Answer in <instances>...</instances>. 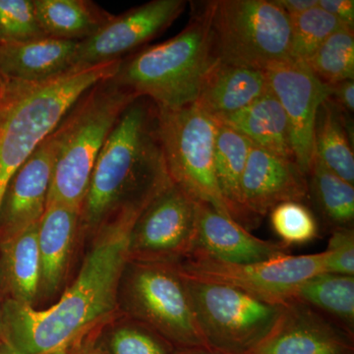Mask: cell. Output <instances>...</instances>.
Returning <instances> with one entry per match:
<instances>
[{
  "label": "cell",
  "mask_w": 354,
  "mask_h": 354,
  "mask_svg": "<svg viewBox=\"0 0 354 354\" xmlns=\"http://www.w3.org/2000/svg\"><path fill=\"white\" fill-rule=\"evenodd\" d=\"M55 155L57 144L51 133L9 181L0 206V241L41 220L48 204Z\"/></svg>",
  "instance_id": "15"
},
{
  "label": "cell",
  "mask_w": 354,
  "mask_h": 354,
  "mask_svg": "<svg viewBox=\"0 0 354 354\" xmlns=\"http://www.w3.org/2000/svg\"><path fill=\"white\" fill-rule=\"evenodd\" d=\"M214 120L239 132L252 145L295 162L288 118L270 88L245 108Z\"/></svg>",
  "instance_id": "21"
},
{
  "label": "cell",
  "mask_w": 354,
  "mask_h": 354,
  "mask_svg": "<svg viewBox=\"0 0 354 354\" xmlns=\"http://www.w3.org/2000/svg\"><path fill=\"white\" fill-rule=\"evenodd\" d=\"M212 1L194 4L183 31L164 43L147 46L120 60L111 79L160 109L196 102L205 77L216 59L211 41Z\"/></svg>",
  "instance_id": "4"
},
{
  "label": "cell",
  "mask_w": 354,
  "mask_h": 354,
  "mask_svg": "<svg viewBox=\"0 0 354 354\" xmlns=\"http://www.w3.org/2000/svg\"><path fill=\"white\" fill-rule=\"evenodd\" d=\"M158 120L172 183L195 201L207 203L230 218L216 183V120L195 104L174 109L158 108Z\"/></svg>",
  "instance_id": "8"
},
{
  "label": "cell",
  "mask_w": 354,
  "mask_h": 354,
  "mask_svg": "<svg viewBox=\"0 0 354 354\" xmlns=\"http://www.w3.org/2000/svg\"><path fill=\"white\" fill-rule=\"evenodd\" d=\"M0 354H13L11 349L4 344L3 342H0Z\"/></svg>",
  "instance_id": "40"
},
{
  "label": "cell",
  "mask_w": 354,
  "mask_h": 354,
  "mask_svg": "<svg viewBox=\"0 0 354 354\" xmlns=\"http://www.w3.org/2000/svg\"><path fill=\"white\" fill-rule=\"evenodd\" d=\"M196 216L197 202L171 181L137 218L130 237V257L158 264L183 262L194 248Z\"/></svg>",
  "instance_id": "11"
},
{
  "label": "cell",
  "mask_w": 354,
  "mask_h": 354,
  "mask_svg": "<svg viewBox=\"0 0 354 354\" xmlns=\"http://www.w3.org/2000/svg\"><path fill=\"white\" fill-rule=\"evenodd\" d=\"M292 299L316 310L354 335L353 276L330 272L316 274L301 283Z\"/></svg>",
  "instance_id": "26"
},
{
  "label": "cell",
  "mask_w": 354,
  "mask_h": 354,
  "mask_svg": "<svg viewBox=\"0 0 354 354\" xmlns=\"http://www.w3.org/2000/svg\"><path fill=\"white\" fill-rule=\"evenodd\" d=\"M79 225L80 209L59 203L46 205L38 230L39 292L50 295L64 281Z\"/></svg>",
  "instance_id": "20"
},
{
  "label": "cell",
  "mask_w": 354,
  "mask_h": 354,
  "mask_svg": "<svg viewBox=\"0 0 354 354\" xmlns=\"http://www.w3.org/2000/svg\"><path fill=\"white\" fill-rule=\"evenodd\" d=\"M308 198L313 203L321 227L332 232L353 228L354 185L330 171L314 153L308 174Z\"/></svg>",
  "instance_id": "25"
},
{
  "label": "cell",
  "mask_w": 354,
  "mask_h": 354,
  "mask_svg": "<svg viewBox=\"0 0 354 354\" xmlns=\"http://www.w3.org/2000/svg\"><path fill=\"white\" fill-rule=\"evenodd\" d=\"M0 342H3L9 348L8 342H7L6 328H4L3 314H2V304L0 301ZM11 349V348H10Z\"/></svg>",
  "instance_id": "39"
},
{
  "label": "cell",
  "mask_w": 354,
  "mask_h": 354,
  "mask_svg": "<svg viewBox=\"0 0 354 354\" xmlns=\"http://www.w3.org/2000/svg\"><path fill=\"white\" fill-rule=\"evenodd\" d=\"M290 17H295L318 6V0H274Z\"/></svg>",
  "instance_id": "36"
},
{
  "label": "cell",
  "mask_w": 354,
  "mask_h": 354,
  "mask_svg": "<svg viewBox=\"0 0 354 354\" xmlns=\"http://www.w3.org/2000/svg\"><path fill=\"white\" fill-rule=\"evenodd\" d=\"M249 354H354V335L291 299L264 341Z\"/></svg>",
  "instance_id": "14"
},
{
  "label": "cell",
  "mask_w": 354,
  "mask_h": 354,
  "mask_svg": "<svg viewBox=\"0 0 354 354\" xmlns=\"http://www.w3.org/2000/svg\"><path fill=\"white\" fill-rule=\"evenodd\" d=\"M329 100L344 115L351 118L354 111L353 80L342 81L330 86Z\"/></svg>",
  "instance_id": "34"
},
{
  "label": "cell",
  "mask_w": 354,
  "mask_h": 354,
  "mask_svg": "<svg viewBox=\"0 0 354 354\" xmlns=\"http://www.w3.org/2000/svg\"><path fill=\"white\" fill-rule=\"evenodd\" d=\"M318 6L342 25L354 30L353 0H318Z\"/></svg>",
  "instance_id": "35"
},
{
  "label": "cell",
  "mask_w": 354,
  "mask_h": 354,
  "mask_svg": "<svg viewBox=\"0 0 354 354\" xmlns=\"http://www.w3.org/2000/svg\"><path fill=\"white\" fill-rule=\"evenodd\" d=\"M302 64L329 86L353 80L354 30L342 26Z\"/></svg>",
  "instance_id": "28"
},
{
  "label": "cell",
  "mask_w": 354,
  "mask_h": 354,
  "mask_svg": "<svg viewBox=\"0 0 354 354\" xmlns=\"http://www.w3.org/2000/svg\"><path fill=\"white\" fill-rule=\"evenodd\" d=\"M53 354H66V353H53Z\"/></svg>",
  "instance_id": "41"
},
{
  "label": "cell",
  "mask_w": 354,
  "mask_h": 354,
  "mask_svg": "<svg viewBox=\"0 0 354 354\" xmlns=\"http://www.w3.org/2000/svg\"><path fill=\"white\" fill-rule=\"evenodd\" d=\"M348 120L329 99L324 102L317 115L314 153L330 171L354 185V155Z\"/></svg>",
  "instance_id": "27"
},
{
  "label": "cell",
  "mask_w": 354,
  "mask_h": 354,
  "mask_svg": "<svg viewBox=\"0 0 354 354\" xmlns=\"http://www.w3.org/2000/svg\"><path fill=\"white\" fill-rule=\"evenodd\" d=\"M242 197L247 211L262 221L281 203H304L308 179L295 160L252 145L242 177Z\"/></svg>",
  "instance_id": "16"
},
{
  "label": "cell",
  "mask_w": 354,
  "mask_h": 354,
  "mask_svg": "<svg viewBox=\"0 0 354 354\" xmlns=\"http://www.w3.org/2000/svg\"><path fill=\"white\" fill-rule=\"evenodd\" d=\"M270 220L279 243L286 248L304 245L320 236V223L304 203H281L270 212Z\"/></svg>",
  "instance_id": "30"
},
{
  "label": "cell",
  "mask_w": 354,
  "mask_h": 354,
  "mask_svg": "<svg viewBox=\"0 0 354 354\" xmlns=\"http://www.w3.org/2000/svg\"><path fill=\"white\" fill-rule=\"evenodd\" d=\"M137 97L111 77L79 97L53 132L57 155L48 204L81 209L102 147L121 113Z\"/></svg>",
  "instance_id": "5"
},
{
  "label": "cell",
  "mask_w": 354,
  "mask_h": 354,
  "mask_svg": "<svg viewBox=\"0 0 354 354\" xmlns=\"http://www.w3.org/2000/svg\"><path fill=\"white\" fill-rule=\"evenodd\" d=\"M216 122V183L228 215L250 232L261 223L260 221L247 211L242 197V177L252 144L232 128L218 121Z\"/></svg>",
  "instance_id": "22"
},
{
  "label": "cell",
  "mask_w": 354,
  "mask_h": 354,
  "mask_svg": "<svg viewBox=\"0 0 354 354\" xmlns=\"http://www.w3.org/2000/svg\"><path fill=\"white\" fill-rule=\"evenodd\" d=\"M69 354H102L100 349L97 348V346H94V344H91V342H87V344H81L78 348L72 351Z\"/></svg>",
  "instance_id": "38"
},
{
  "label": "cell",
  "mask_w": 354,
  "mask_h": 354,
  "mask_svg": "<svg viewBox=\"0 0 354 354\" xmlns=\"http://www.w3.org/2000/svg\"><path fill=\"white\" fill-rule=\"evenodd\" d=\"M185 0H153L114 16L79 41L69 73L118 62L165 32L185 10Z\"/></svg>",
  "instance_id": "12"
},
{
  "label": "cell",
  "mask_w": 354,
  "mask_h": 354,
  "mask_svg": "<svg viewBox=\"0 0 354 354\" xmlns=\"http://www.w3.org/2000/svg\"><path fill=\"white\" fill-rule=\"evenodd\" d=\"M171 266L183 278L232 286L276 304L290 301L301 283L325 272L323 252L286 254L247 264L223 262L194 253L183 262Z\"/></svg>",
  "instance_id": "9"
},
{
  "label": "cell",
  "mask_w": 354,
  "mask_h": 354,
  "mask_svg": "<svg viewBox=\"0 0 354 354\" xmlns=\"http://www.w3.org/2000/svg\"><path fill=\"white\" fill-rule=\"evenodd\" d=\"M323 251L325 272L354 277V230L341 228L330 232Z\"/></svg>",
  "instance_id": "33"
},
{
  "label": "cell",
  "mask_w": 354,
  "mask_h": 354,
  "mask_svg": "<svg viewBox=\"0 0 354 354\" xmlns=\"http://www.w3.org/2000/svg\"><path fill=\"white\" fill-rule=\"evenodd\" d=\"M269 91L263 70L216 60L209 70L195 104L213 118L235 113Z\"/></svg>",
  "instance_id": "19"
},
{
  "label": "cell",
  "mask_w": 354,
  "mask_h": 354,
  "mask_svg": "<svg viewBox=\"0 0 354 354\" xmlns=\"http://www.w3.org/2000/svg\"><path fill=\"white\" fill-rule=\"evenodd\" d=\"M290 17L274 0L212 1L211 41L216 60L265 71L290 62Z\"/></svg>",
  "instance_id": "6"
},
{
  "label": "cell",
  "mask_w": 354,
  "mask_h": 354,
  "mask_svg": "<svg viewBox=\"0 0 354 354\" xmlns=\"http://www.w3.org/2000/svg\"><path fill=\"white\" fill-rule=\"evenodd\" d=\"M171 181L158 106L145 97H137L121 113L97 158L80 223L100 228L123 207L148 204Z\"/></svg>",
  "instance_id": "2"
},
{
  "label": "cell",
  "mask_w": 354,
  "mask_h": 354,
  "mask_svg": "<svg viewBox=\"0 0 354 354\" xmlns=\"http://www.w3.org/2000/svg\"><path fill=\"white\" fill-rule=\"evenodd\" d=\"M146 206L123 207L102 223L75 281L50 308L37 310L7 298L2 314L13 354L66 351L84 330L115 309L133 227Z\"/></svg>",
  "instance_id": "1"
},
{
  "label": "cell",
  "mask_w": 354,
  "mask_h": 354,
  "mask_svg": "<svg viewBox=\"0 0 354 354\" xmlns=\"http://www.w3.org/2000/svg\"><path fill=\"white\" fill-rule=\"evenodd\" d=\"M183 279L205 342L225 353H250L285 308L232 286Z\"/></svg>",
  "instance_id": "7"
},
{
  "label": "cell",
  "mask_w": 354,
  "mask_h": 354,
  "mask_svg": "<svg viewBox=\"0 0 354 354\" xmlns=\"http://www.w3.org/2000/svg\"><path fill=\"white\" fill-rule=\"evenodd\" d=\"M174 354H228L209 346L197 348L176 349Z\"/></svg>",
  "instance_id": "37"
},
{
  "label": "cell",
  "mask_w": 354,
  "mask_h": 354,
  "mask_svg": "<svg viewBox=\"0 0 354 354\" xmlns=\"http://www.w3.org/2000/svg\"><path fill=\"white\" fill-rule=\"evenodd\" d=\"M39 223L0 241V283L21 304L32 305L39 293Z\"/></svg>",
  "instance_id": "23"
},
{
  "label": "cell",
  "mask_w": 354,
  "mask_h": 354,
  "mask_svg": "<svg viewBox=\"0 0 354 354\" xmlns=\"http://www.w3.org/2000/svg\"><path fill=\"white\" fill-rule=\"evenodd\" d=\"M127 295L134 315L176 349L207 346L184 279L172 266L138 263L131 270Z\"/></svg>",
  "instance_id": "10"
},
{
  "label": "cell",
  "mask_w": 354,
  "mask_h": 354,
  "mask_svg": "<svg viewBox=\"0 0 354 354\" xmlns=\"http://www.w3.org/2000/svg\"><path fill=\"white\" fill-rule=\"evenodd\" d=\"M290 60L305 62L333 32L342 26L334 16L317 6L291 17Z\"/></svg>",
  "instance_id": "29"
},
{
  "label": "cell",
  "mask_w": 354,
  "mask_h": 354,
  "mask_svg": "<svg viewBox=\"0 0 354 354\" xmlns=\"http://www.w3.org/2000/svg\"><path fill=\"white\" fill-rule=\"evenodd\" d=\"M34 6L44 35L64 41H85L113 17L88 0H34Z\"/></svg>",
  "instance_id": "24"
},
{
  "label": "cell",
  "mask_w": 354,
  "mask_h": 354,
  "mask_svg": "<svg viewBox=\"0 0 354 354\" xmlns=\"http://www.w3.org/2000/svg\"><path fill=\"white\" fill-rule=\"evenodd\" d=\"M37 18L34 0H0V44L46 38Z\"/></svg>",
  "instance_id": "31"
},
{
  "label": "cell",
  "mask_w": 354,
  "mask_h": 354,
  "mask_svg": "<svg viewBox=\"0 0 354 354\" xmlns=\"http://www.w3.org/2000/svg\"><path fill=\"white\" fill-rule=\"evenodd\" d=\"M78 41L48 38L0 44V77L38 84L69 74Z\"/></svg>",
  "instance_id": "18"
},
{
  "label": "cell",
  "mask_w": 354,
  "mask_h": 354,
  "mask_svg": "<svg viewBox=\"0 0 354 354\" xmlns=\"http://www.w3.org/2000/svg\"><path fill=\"white\" fill-rule=\"evenodd\" d=\"M109 346L113 354H174L176 351L171 342L145 324L118 328Z\"/></svg>",
  "instance_id": "32"
},
{
  "label": "cell",
  "mask_w": 354,
  "mask_h": 354,
  "mask_svg": "<svg viewBox=\"0 0 354 354\" xmlns=\"http://www.w3.org/2000/svg\"><path fill=\"white\" fill-rule=\"evenodd\" d=\"M265 73L270 91L288 118L295 162L307 176L314 157L317 115L329 99L330 86L319 80L302 62H281Z\"/></svg>",
  "instance_id": "13"
},
{
  "label": "cell",
  "mask_w": 354,
  "mask_h": 354,
  "mask_svg": "<svg viewBox=\"0 0 354 354\" xmlns=\"http://www.w3.org/2000/svg\"><path fill=\"white\" fill-rule=\"evenodd\" d=\"M120 60L32 84L0 77V206L9 181L79 97L111 78Z\"/></svg>",
  "instance_id": "3"
},
{
  "label": "cell",
  "mask_w": 354,
  "mask_h": 354,
  "mask_svg": "<svg viewBox=\"0 0 354 354\" xmlns=\"http://www.w3.org/2000/svg\"><path fill=\"white\" fill-rule=\"evenodd\" d=\"M235 264L261 262L290 254L279 242L259 239L207 203L197 202L196 236L191 254Z\"/></svg>",
  "instance_id": "17"
}]
</instances>
